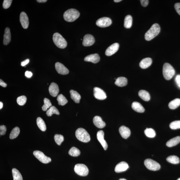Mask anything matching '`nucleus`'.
Segmentation results:
<instances>
[{
    "instance_id": "nucleus-1",
    "label": "nucleus",
    "mask_w": 180,
    "mask_h": 180,
    "mask_svg": "<svg viewBox=\"0 0 180 180\" xmlns=\"http://www.w3.org/2000/svg\"><path fill=\"white\" fill-rule=\"evenodd\" d=\"M161 31V28L159 24L155 23L153 25L145 34V39L147 41L152 40L159 34Z\"/></svg>"
},
{
    "instance_id": "nucleus-2",
    "label": "nucleus",
    "mask_w": 180,
    "mask_h": 180,
    "mask_svg": "<svg viewBox=\"0 0 180 180\" xmlns=\"http://www.w3.org/2000/svg\"><path fill=\"white\" fill-rule=\"evenodd\" d=\"M80 16V13L75 9H70L65 12L63 17L65 21L72 22L76 20Z\"/></svg>"
},
{
    "instance_id": "nucleus-3",
    "label": "nucleus",
    "mask_w": 180,
    "mask_h": 180,
    "mask_svg": "<svg viewBox=\"0 0 180 180\" xmlns=\"http://www.w3.org/2000/svg\"><path fill=\"white\" fill-rule=\"evenodd\" d=\"M175 74V71L172 65L168 63H164L163 67V74L167 80L172 79Z\"/></svg>"
},
{
    "instance_id": "nucleus-4",
    "label": "nucleus",
    "mask_w": 180,
    "mask_h": 180,
    "mask_svg": "<svg viewBox=\"0 0 180 180\" xmlns=\"http://www.w3.org/2000/svg\"><path fill=\"white\" fill-rule=\"evenodd\" d=\"M76 136L78 140L83 142H89L91 140L89 133L85 129L82 128L77 129L76 132Z\"/></svg>"
},
{
    "instance_id": "nucleus-5",
    "label": "nucleus",
    "mask_w": 180,
    "mask_h": 180,
    "mask_svg": "<svg viewBox=\"0 0 180 180\" xmlns=\"http://www.w3.org/2000/svg\"><path fill=\"white\" fill-rule=\"evenodd\" d=\"M53 40L57 47L60 49H63L66 47L67 43L63 36L58 33H56L53 36Z\"/></svg>"
},
{
    "instance_id": "nucleus-6",
    "label": "nucleus",
    "mask_w": 180,
    "mask_h": 180,
    "mask_svg": "<svg viewBox=\"0 0 180 180\" xmlns=\"http://www.w3.org/2000/svg\"><path fill=\"white\" fill-rule=\"evenodd\" d=\"M74 172L81 176H86L88 174L89 171L87 167L82 164H76L74 167Z\"/></svg>"
},
{
    "instance_id": "nucleus-7",
    "label": "nucleus",
    "mask_w": 180,
    "mask_h": 180,
    "mask_svg": "<svg viewBox=\"0 0 180 180\" xmlns=\"http://www.w3.org/2000/svg\"><path fill=\"white\" fill-rule=\"evenodd\" d=\"M144 164L146 168L151 170L157 171L161 168V166L158 162L150 159L145 160Z\"/></svg>"
},
{
    "instance_id": "nucleus-8",
    "label": "nucleus",
    "mask_w": 180,
    "mask_h": 180,
    "mask_svg": "<svg viewBox=\"0 0 180 180\" xmlns=\"http://www.w3.org/2000/svg\"><path fill=\"white\" fill-rule=\"evenodd\" d=\"M34 155L39 161L43 164H48L51 161V159L44 154L41 151L36 150L33 153Z\"/></svg>"
},
{
    "instance_id": "nucleus-9",
    "label": "nucleus",
    "mask_w": 180,
    "mask_h": 180,
    "mask_svg": "<svg viewBox=\"0 0 180 180\" xmlns=\"http://www.w3.org/2000/svg\"><path fill=\"white\" fill-rule=\"evenodd\" d=\"M96 23V25L99 27L104 28L111 25L112 24V21L109 17H103L98 19Z\"/></svg>"
},
{
    "instance_id": "nucleus-10",
    "label": "nucleus",
    "mask_w": 180,
    "mask_h": 180,
    "mask_svg": "<svg viewBox=\"0 0 180 180\" xmlns=\"http://www.w3.org/2000/svg\"><path fill=\"white\" fill-rule=\"evenodd\" d=\"M93 93L94 97L98 100H104L107 98L105 92L100 88L94 87L93 89Z\"/></svg>"
},
{
    "instance_id": "nucleus-11",
    "label": "nucleus",
    "mask_w": 180,
    "mask_h": 180,
    "mask_svg": "<svg viewBox=\"0 0 180 180\" xmlns=\"http://www.w3.org/2000/svg\"><path fill=\"white\" fill-rule=\"evenodd\" d=\"M95 41V39L92 35L87 34L83 37L82 44L85 47H89L93 45Z\"/></svg>"
},
{
    "instance_id": "nucleus-12",
    "label": "nucleus",
    "mask_w": 180,
    "mask_h": 180,
    "mask_svg": "<svg viewBox=\"0 0 180 180\" xmlns=\"http://www.w3.org/2000/svg\"><path fill=\"white\" fill-rule=\"evenodd\" d=\"M20 21L24 29H27L29 26V22L27 15L25 12H21L20 16Z\"/></svg>"
},
{
    "instance_id": "nucleus-13",
    "label": "nucleus",
    "mask_w": 180,
    "mask_h": 180,
    "mask_svg": "<svg viewBox=\"0 0 180 180\" xmlns=\"http://www.w3.org/2000/svg\"><path fill=\"white\" fill-rule=\"evenodd\" d=\"M119 47V44L118 43L113 44L107 48L105 52V54L107 56L113 55L118 51Z\"/></svg>"
},
{
    "instance_id": "nucleus-14",
    "label": "nucleus",
    "mask_w": 180,
    "mask_h": 180,
    "mask_svg": "<svg viewBox=\"0 0 180 180\" xmlns=\"http://www.w3.org/2000/svg\"><path fill=\"white\" fill-rule=\"evenodd\" d=\"M56 71L59 74L62 75H66L69 73V70L62 63L57 62L55 64Z\"/></svg>"
},
{
    "instance_id": "nucleus-15",
    "label": "nucleus",
    "mask_w": 180,
    "mask_h": 180,
    "mask_svg": "<svg viewBox=\"0 0 180 180\" xmlns=\"http://www.w3.org/2000/svg\"><path fill=\"white\" fill-rule=\"evenodd\" d=\"M104 133L101 130L98 131L97 134V137L98 141L101 144L103 148L105 150H106L108 145L106 141L104 139Z\"/></svg>"
},
{
    "instance_id": "nucleus-16",
    "label": "nucleus",
    "mask_w": 180,
    "mask_h": 180,
    "mask_svg": "<svg viewBox=\"0 0 180 180\" xmlns=\"http://www.w3.org/2000/svg\"><path fill=\"white\" fill-rule=\"evenodd\" d=\"M129 168L128 164L126 162L122 161L118 164L115 166V171L116 172L120 173L126 170Z\"/></svg>"
},
{
    "instance_id": "nucleus-17",
    "label": "nucleus",
    "mask_w": 180,
    "mask_h": 180,
    "mask_svg": "<svg viewBox=\"0 0 180 180\" xmlns=\"http://www.w3.org/2000/svg\"><path fill=\"white\" fill-rule=\"evenodd\" d=\"M49 93L53 97H56L58 95L59 92L58 86L56 83L52 82L49 87Z\"/></svg>"
},
{
    "instance_id": "nucleus-18",
    "label": "nucleus",
    "mask_w": 180,
    "mask_h": 180,
    "mask_svg": "<svg viewBox=\"0 0 180 180\" xmlns=\"http://www.w3.org/2000/svg\"><path fill=\"white\" fill-rule=\"evenodd\" d=\"M100 60L99 55L97 54H91L85 57L84 60L88 62H91L94 63H98Z\"/></svg>"
},
{
    "instance_id": "nucleus-19",
    "label": "nucleus",
    "mask_w": 180,
    "mask_h": 180,
    "mask_svg": "<svg viewBox=\"0 0 180 180\" xmlns=\"http://www.w3.org/2000/svg\"><path fill=\"white\" fill-rule=\"evenodd\" d=\"M120 135L124 139H127L131 135L130 129L124 126H122L119 129Z\"/></svg>"
},
{
    "instance_id": "nucleus-20",
    "label": "nucleus",
    "mask_w": 180,
    "mask_h": 180,
    "mask_svg": "<svg viewBox=\"0 0 180 180\" xmlns=\"http://www.w3.org/2000/svg\"><path fill=\"white\" fill-rule=\"evenodd\" d=\"M93 122L94 125L97 128H104L105 126V123L103 121L101 117L96 116L93 119Z\"/></svg>"
},
{
    "instance_id": "nucleus-21",
    "label": "nucleus",
    "mask_w": 180,
    "mask_h": 180,
    "mask_svg": "<svg viewBox=\"0 0 180 180\" xmlns=\"http://www.w3.org/2000/svg\"><path fill=\"white\" fill-rule=\"evenodd\" d=\"M11 41V34L10 30L8 27H6L4 32L3 41V44L5 45H8Z\"/></svg>"
},
{
    "instance_id": "nucleus-22",
    "label": "nucleus",
    "mask_w": 180,
    "mask_h": 180,
    "mask_svg": "<svg viewBox=\"0 0 180 180\" xmlns=\"http://www.w3.org/2000/svg\"><path fill=\"white\" fill-rule=\"evenodd\" d=\"M152 63V60L150 58H144L140 61L139 66L142 69H146L150 67Z\"/></svg>"
},
{
    "instance_id": "nucleus-23",
    "label": "nucleus",
    "mask_w": 180,
    "mask_h": 180,
    "mask_svg": "<svg viewBox=\"0 0 180 180\" xmlns=\"http://www.w3.org/2000/svg\"><path fill=\"white\" fill-rule=\"evenodd\" d=\"M132 108L133 110L139 113H143L145 109L140 103L137 102H134L131 105Z\"/></svg>"
},
{
    "instance_id": "nucleus-24",
    "label": "nucleus",
    "mask_w": 180,
    "mask_h": 180,
    "mask_svg": "<svg viewBox=\"0 0 180 180\" xmlns=\"http://www.w3.org/2000/svg\"><path fill=\"white\" fill-rule=\"evenodd\" d=\"M115 84L118 87H124L128 84V80L124 77H120L116 79Z\"/></svg>"
},
{
    "instance_id": "nucleus-25",
    "label": "nucleus",
    "mask_w": 180,
    "mask_h": 180,
    "mask_svg": "<svg viewBox=\"0 0 180 180\" xmlns=\"http://www.w3.org/2000/svg\"><path fill=\"white\" fill-rule=\"evenodd\" d=\"M180 142V136H177L168 140L166 142V145L168 147H172L176 146Z\"/></svg>"
},
{
    "instance_id": "nucleus-26",
    "label": "nucleus",
    "mask_w": 180,
    "mask_h": 180,
    "mask_svg": "<svg viewBox=\"0 0 180 180\" xmlns=\"http://www.w3.org/2000/svg\"><path fill=\"white\" fill-rule=\"evenodd\" d=\"M70 93L71 98L75 103L77 104L80 103L81 96L77 92L74 90H71L70 91Z\"/></svg>"
},
{
    "instance_id": "nucleus-27",
    "label": "nucleus",
    "mask_w": 180,
    "mask_h": 180,
    "mask_svg": "<svg viewBox=\"0 0 180 180\" xmlns=\"http://www.w3.org/2000/svg\"><path fill=\"white\" fill-rule=\"evenodd\" d=\"M139 95L140 98L145 101H148L150 100V94L145 90H140L139 92Z\"/></svg>"
},
{
    "instance_id": "nucleus-28",
    "label": "nucleus",
    "mask_w": 180,
    "mask_h": 180,
    "mask_svg": "<svg viewBox=\"0 0 180 180\" xmlns=\"http://www.w3.org/2000/svg\"><path fill=\"white\" fill-rule=\"evenodd\" d=\"M36 123L37 126L41 131H45L46 130L47 126H46L45 122L44 121L42 118L40 117H38L37 118Z\"/></svg>"
},
{
    "instance_id": "nucleus-29",
    "label": "nucleus",
    "mask_w": 180,
    "mask_h": 180,
    "mask_svg": "<svg viewBox=\"0 0 180 180\" xmlns=\"http://www.w3.org/2000/svg\"><path fill=\"white\" fill-rule=\"evenodd\" d=\"M133 18L131 15H128L125 17L124 21V26L126 28H130L132 25Z\"/></svg>"
},
{
    "instance_id": "nucleus-30",
    "label": "nucleus",
    "mask_w": 180,
    "mask_h": 180,
    "mask_svg": "<svg viewBox=\"0 0 180 180\" xmlns=\"http://www.w3.org/2000/svg\"><path fill=\"white\" fill-rule=\"evenodd\" d=\"M180 105V99L176 98L171 101L168 104L169 108L171 109H174L177 108Z\"/></svg>"
},
{
    "instance_id": "nucleus-31",
    "label": "nucleus",
    "mask_w": 180,
    "mask_h": 180,
    "mask_svg": "<svg viewBox=\"0 0 180 180\" xmlns=\"http://www.w3.org/2000/svg\"><path fill=\"white\" fill-rule=\"evenodd\" d=\"M14 180H23V178L20 172L16 168H13L12 170Z\"/></svg>"
},
{
    "instance_id": "nucleus-32",
    "label": "nucleus",
    "mask_w": 180,
    "mask_h": 180,
    "mask_svg": "<svg viewBox=\"0 0 180 180\" xmlns=\"http://www.w3.org/2000/svg\"><path fill=\"white\" fill-rule=\"evenodd\" d=\"M47 115L48 116H51L53 114H56L57 115H59L60 112L55 106H52L48 110L46 113Z\"/></svg>"
},
{
    "instance_id": "nucleus-33",
    "label": "nucleus",
    "mask_w": 180,
    "mask_h": 180,
    "mask_svg": "<svg viewBox=\"0 0 180 180\" xmlns=\"http://www.w3.org/2000/svg\"><path fill=\"white\" fill-rule=\"evenodd\" d=\"M57 100L59 105L64 106L68 102V100L65 96L62 94H60L58 96Z\"/></svg>"
},
{
    "instance_id": "nucleus-34",
    "label": "nucleus",
    "mask_w": 180,
    "mask_h": 180,
    "mask_svg": "<svg viewBox=\"0 0 180 180\" xmlns=\"http://www.w3.org/2000/svg\"><path fill=\"white\" fill-rule=\"evenodd\" d=\"M166 160L170 163L177 164L179 163L180 160L179 157L175 155H171L166 158Z\"/></svg>"
},
{
    "instance_id": "nucleus-35",
    "label": "nucleus",
    "mask_w": 180,
    "mask_h": 180,
    "mask_svg": "<svg viewBox=\"0 0 180 180\" xmlns=\"http://www.w3.org/2000/svg\"><path fill=\"white\" fill-rule=\"evenodd\" d=\"M20 129L18 127H15L12 130L10 133V139H14L16 138L19 134Z\"/></svg>"
},
{
    "instance_id": "nucleus-36",
    "label": "nucleus",
    "mask_w": 180,
    "mask_h": 180,
    "mask_svg": "<svg viewBox=\"0 0 180 180\" xmlns=\"http://www.w3.org/2000/svg\"><path fill=\"white\" fill-rule=\"evenodd\" d=\"M69 153L71 156L77 157L80 155V152L78 148L75 147H73L70 149Z\"/></svg>"
},
{
    "instance_id": "nucleus-37",
    "label": "nucleus",
    "mask_w": 180,
    "mask_h": 180,
    "mask_svg": "<svg viewBox=\"0 0 180 180\" xmlns=\"http://www.w3.org/2000/svg\"><path fill=\"white\" fill-rule=\"evenodd\" d=\"M144 133L146 137L150 138L154 137L156 135L155 131L151 128H147L144 131Z\"/></svg>"
},
{
    "instance_id": "nucleus-38",
    "label": "nucleus",
    "mask_w": 180,
    "mask_h": 180,
    "mask_svg": "<svg viewBox=\"0 0 180 180\" xmlns=\"http://www.w3.org/2000/svg\"><path fill=\"white\" fill-rule=\"evenodd\" d=\"M44 104L42 107V109L44 111H47L48 109L52 106V103L49 99L45 98L44 100Z\"/></svg>"
},
{
    "instance_id": "nucleus-39",
    "label": "nucleus",
    "mask_w": 180,
    "mask_h": 180,
    "mask_svg": "<svg viewBox=\"0 0 180 180\" xmlns=\"http://www.w3.org/2000/svg\"><path fill=\"white\" fill-rule=\"evenodd\" d=\"M55 141L59 146L61 145V143L64 141L63 136L60 135L56 134L54 136Z\"/></svg>"
},
{
    "instance_id": "nucleus-40",
    "label": "nucleus",
    "mask_w": 180,
    "mask_h": 180,
    "mask_svg": "<svg viewBox=\"0 0 180 180\" xmlns=\"http://www.w3.org/2000/svg\"><path fill=\"white\" fill-rule=\"evenodd\" d=\"M26 100L27 98L25 96H21L17 98V102L19 105L23 106L25 104Z\"/></svg>"
},
{
    "instance_id": "nucleus-41",
    "label": "nucleus",
    "mask_w": 180,
    "mask_h": 180,
    "mask_svg": "<svg viewBox=\"0 0 180 180\" xmlns=\"http://www.w3.org/2000/svg\"><path fill=\"white\" fill-rule=\"evenodd\" d=\"M170 127L172 129H177L180 128V120L175 121L171 122Z\"/></svg>"
},
{
    "instance_id": "nucleus-42",
    "label": "nucleus",
    "mask_w": 180,
    "mask_h": 180,
    "mask_svg": "<svg viewBox=\"0 0 180 180\" xmlns=\"http://www.w3.org/2000/svg\"><path fill=\"white\" fill-rule=\"evenodd\" d=\"M12 0H4L3 3V7L5 9H7L10 7L12 3Z\"/></svg>"
},
{
    "instance_id": "nucleus-43",
    "label": "nucleus",
    "mask_w": 180,
    "mask_h": 180,
    "mask_svg": "<svg viewBox=\"0 0 180 180\" xmlns=\"http://www.w3.org/2000/svg\"><path fill=\"white\" fill-rule=\"evenodd\" d=\"M6 131V127L4 125L0 126V134L1 135H3L5 134Z\"/></svg>"
},
{
    "instance_id": "nucleus-44",
    "label": "nucleus",
    "mask_w": 180,
    "mask_h": 180,
    "mask_svg": "<svg viewBox=\"0 0 180 180\" xmlns=\"http://www.w3.org/2000/svg\"><path fill=\"white\" fill-rule=\"evenodd\" d=\"M175 8L178 14L180 15V3H175Z\"/></svg>"
},
{
    "instance_id": "nucleus-45",
    "label": "nucleus",
    "mask_w": 180,
    "mask_h": 180,
    "mask_svg": "<svg viewBox=\"0 0 180 180\" xmlns=\"http://www.w3.org/2000/svg\"><path fill=\"white\" fill-rule=\"evenodd\" d=\"M175 80L178 87L180 89V75H178L176 76Z\"/></svg>"
},
{
    "instance_id": "nucleus-46",
    "label": "nucleus",
    "mask_w": 180,
    "mask_h": 180,
    "mask_svg": "<svg viewBox=\"0 0 180 180\" xmlns=\"http://www.w3.org/2000/svg\"><path fill=\"white\" fill-rule=\"evenodd\" d=\"M142 5L144 7H146L148 5L149 1L148 0H141L140 1Z\"/></svg>"
},
{
    "instance_id": "nucleus-47",
    "label": "nucleus",
    "mask_w": 180,
    "mask_h": 180,
    "mask_svg": "<svg viewBox=\"0 0 180 180\" xmlns=\"http://www.w3.org/2000/svg\"><path fill=\"white\" fill-rule=\"evenodd\" d=\"M25 76L28 78H30L32 76V73L31 72L27 71L25 72Z\"/></svg>"
},
{
    "instance_id": "nucleus-48",
    "label": "nucleus",
    "mask_w": 180,
    "mask_h": 180,
    "mask_svg": "<svg viewBox=\"0 0 180 180\" xmlns=\"http://www.w3.org/2000/svg\"><path fill=\"white\" fill-rule=\"evenodd\" d=\"M30 62L29 59H26V60H24L21 63V65L22 67L25 66V65L28 64Z\"/></svg>"
},
{
    "instance_id": "nucleus-49",
    "label": "nucleus",
    "mask_w": 180,
    "mask_h": 180,
    "mask_svg": "<svg viewBox=\"0 0 180 180\" xmlns=\"http://www.w3.org/2000/svg\"><path fill=\"white\" fill-rule=\"evenodd\" d=\"M0 85H1V86L4 87H5L7 86V84L5 82H4L1 79L0 80Z\"/></svg>"
},
{
    "instance_id": "nucleus-50",
    "label": "nucleus",
    "mask_w": 180,
    "mask_h": 180,
    "mask_svg": "<svg viewBox=\"0 0 180 180\" xmlns=\"http://www.w3.org/2000/svg\"><path fill=\"white\" fill-rule=\"evenodd\" d=\"M47 0H37V1L39 3H45L47 2Z\"/></svg>"
},
{
    "instance_id": "nucleus-51",
    "label": "nucleus",
    "mask_w": 180,
    "mask_h": 180,
    "mask_svg": "<svg viewBox=\"0 0 180 180\" xmlns=\"http://www.w3.org/2000/svg\"><path fill=\"white\" fill-rule=\"evenodd\" d=\"M3 102H0V109H1L2 108H3Z\"/></svg>"
},
{
    "instance_id": "nucleus-52",
    "label": "nucleus",
    "mask_w": 180,
    "mask_h": 180,
    "mask_svg": "<svg viewBox=\"0 0 180 180\" xmlns=\"http://www.w3.org/2000/svg\"><path fill=\"white\" fill-rule=\"evenodd\" d=\"M122 1V0H114V1L115 2V3H118V2L121 1Z\"/></svg>"
},
{
    "instance_id": "nucleus-53",
    "label": "nucleus",
    "mask_w": 180,
    "mask_h": 180,
    "mask_svg": "<svg viewBox=\"0 0 180 180\" xmlns=\"http://www.w3.org/2000/svg\"><path fill=\"white\" fill-rule=\"evenodd\" d=\"M119 180H126L124 179H120Z\"/></svg>"
},
{
    "instance_id": "nucleus-54",
    "label": "nucleus",
    "mask_w": 180,
    "mask_h": 180,
    "mask_svg": "<svg viewBox=\"0 0 180 180\" xmlns=\"http://www.w3.org/2000/svg\"><path fill=\"white\" fill-rule=\"evenodd\" d=\"M177 180H180V178H179Z\"/></svg>"
}]
</instances>
